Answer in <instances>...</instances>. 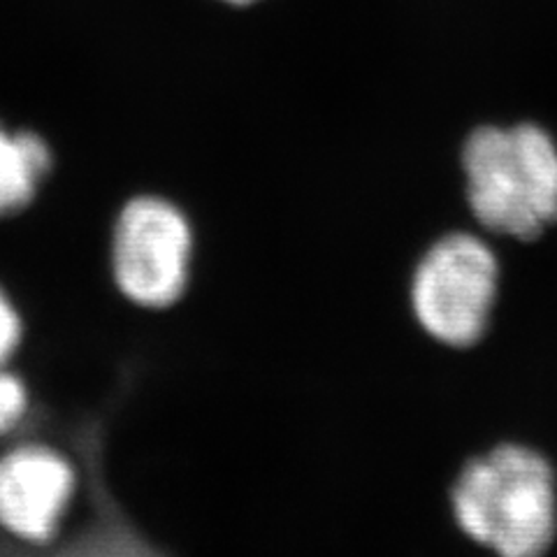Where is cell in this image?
<instances>
[{
	"mask_svg": "<svg viewBox=\"0 0 557 557\" xmlns=\"http://www.w3.org/2000/svg\"><path fill=\"white\" fill-rule=\"evenodd\" d=\"M450 509L469 539L499 557H542L557 528L553 469L528 446H497L462 467Z\"/></svg>",
	"mask_w": 557,
	"mask_h": 557,
	"instance_id": "cell-1",
	"label": "cell"
},
{
	"mask_svg": "<svg viewBox=\"0 0 557 557\" xmlns=\"http://www.w3.org/2000/svg\"><path fill=\"white\" fill-rule=\"evenodd\" d=\"M467 200L487 231L530 239L557 219V145L534 124L469 135Z\"/></svg>",
	"mask_w": 557,
	"mask_h": 557,
	"instance_id": "cell-2",
	"label": "cell"
},
{
	"mask_svg": "<svg viewBox=\"0 0 557 557\" xmlns=\"http://www.w3.org/2000/svg\"><path fill=\"white\" fill-rule=\"evenodd\" d=\"M499 263L487 244L469 233L437 239L411 276V311L423 333L440 344H476L497 298Z\"/></svg>",
	"mask_w": 557,
	"mask_h": 557,
	"instance_id": "cell-3",
	"label": "cell"
},
{
	"mask_svg": "<svg viewBox=\"0 0 557 557\" xmlns=\"http://www.w3.org/2000/svg\"><path fill=\"white\" fill-rule=\"evenodd\" d=\"M194 231L165 198L139 196L121 209L112 233V274L124 298L145 309H165L186 293Z\"/></svg>",
	"mask_w": 557,
	"mask_h": 557,
	"instance_id": "cell-4",
	"label": "cell"
},
{
	"mask_svg": "<svg viewBox=\"0 0 557 557\" xmlns=\"http://www.w3.org/2000/svg\"><path fill=\"white\" fill-rule=\"evenodd\" d=\"M75 491V467L57 448L22 444L0 456V525L26 544L54 539Z\"/></svg>",
	"mask_w": 557,
	"mask_h": 557,
	"instance_id": "cell-5",
	"label": "cell"
},
{
	"mask_svg": "<svg viewBox=\"0 0 557 557\" xmlns=\"http://www.w3.org/2000/svg\"><path fill=\"white\" fill-rule=\"evenodd\" d=\"M49 170L51 151L38 133L0 124V216L26 207Z\"/></svg>",
	"mask_w": 557,
	"mask_h": 557,
	"instance_id": "cell-6",
	"label": "cell"
},
{
	"mask_svg": "<svg viewBox=\"0 0 557 557\" xmlns=\"http://www.w3.org/2000/svg\"><path fill=\"white\" fill-rule=\"evenodd\" d=\"M28 407V393L20 376L0 370V434L22 421Z\"/></svg>",
	"mask_w": 557,
	"mask_h": 557,
	"instance_id": "cell-7",
	"label": "cell"
},
{
	"mask_svg": "<svg viewBox=\"0 0 557 557\" xmlns=\"http://www.w3.org/2000/svg\"><path fill=\"white\" fill-rule=\"evenodd\" d=\"M20 342H22V317L12 305V300L8 298V293L0 288V370H3V364L12 358Z\"/></svg>",
	"mask_w": 557,
	"mask_h": 557,
	"instance_id": "cell-8",
	"label": "cell"
},
{
	"mask_svg": "<svg viewBox=\"0 0 557 557\" xmlns=\"http://www.w3.org/2000/svg\"><path fill=\"white\" fill-rule=\"evenodd\" d=\"M228 3H239L242 5V3H251V0H228Z\"/></svg>",
	"mask_w": 557,
	"mask_h": 557,
	"instance_id": "cell-9",
	"label": "cell"
}]
</instances>
